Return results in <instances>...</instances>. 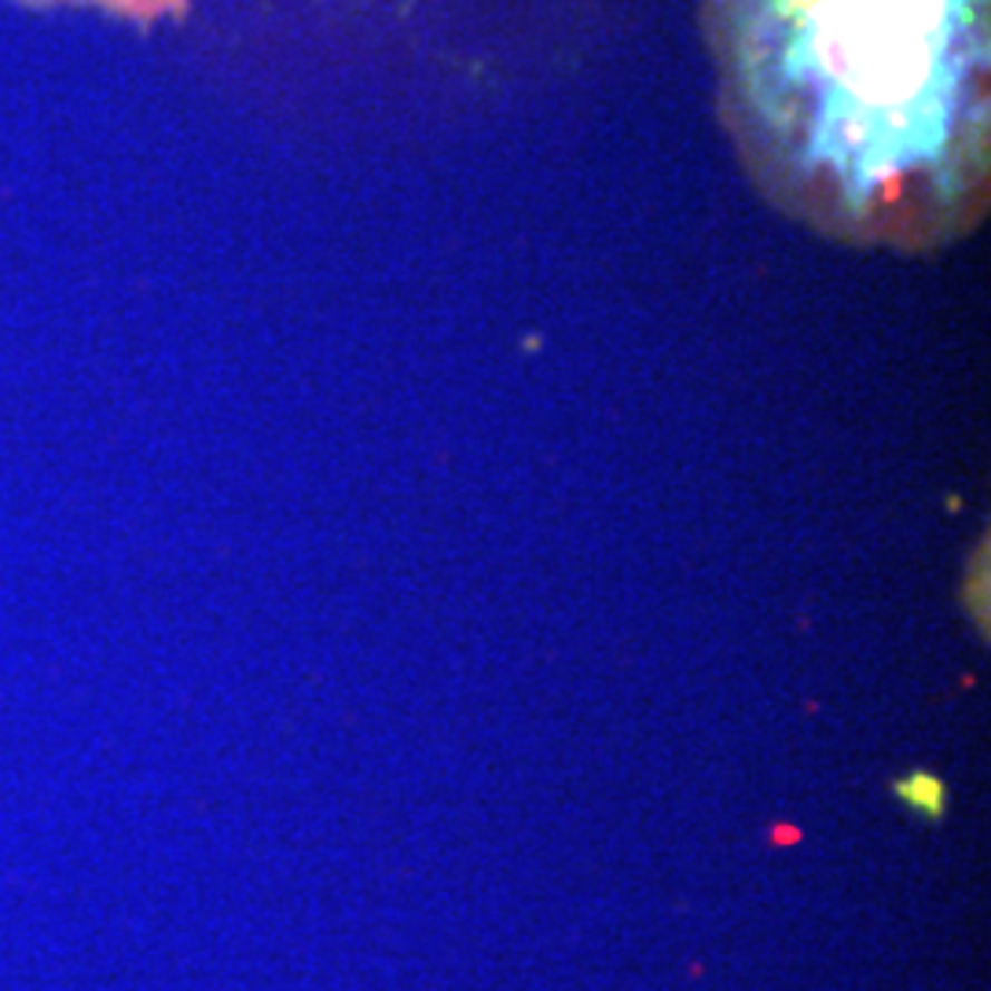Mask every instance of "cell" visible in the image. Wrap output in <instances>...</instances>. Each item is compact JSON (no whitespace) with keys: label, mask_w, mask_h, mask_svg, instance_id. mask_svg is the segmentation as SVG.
Here are the masks:
<instances>
[{"label":"cell","mask_w":991,"mask_h":991,"mask_svg":"<svg viewBox=\"0 0 991 991\" xmlns=\"http://www.w3.org/2000/svg\"><path fill=\"white\" fill-rule=\"evenodd\" d=\"M896 794L907 808H914L919 815H925V819H940L944 815V783L933 779L930 771H914L911 779L896 783Z\"/></svg>","instance_id":"2"},{"label":"cell","mask_w":991,"mask_h":991,"mask_svg":"<svg viewBox=\"0 0 991 991\" xmlns=\"http://www.w3.org/2000/svg\"><path fill=\"white\" fill-rule=\"evenodd\" d=\"M746 177L834 243L930 254L991 198V0H698Z\"/></svg>","instance_id":"1"}]
</instances>
